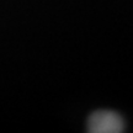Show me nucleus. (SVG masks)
I'll list each match as a JSON object with an SVG mask.
<instances>
[{
  "label": "nucleus",
  "instance_id": "1",
  "mask_svg": "<svg viewBox=\"0 0 133 133\" xmlns=\"http://www.w3.org/2000/svg\"><path fill=\"white\" fill-rule=\"evenodd\" d=\"M88 131L90 133H122L124 121L121 115L114 111H95L88 119Z\"/></svg>",
  "mask_w": 133,
  "mask_h": 133
}]
</instances>
